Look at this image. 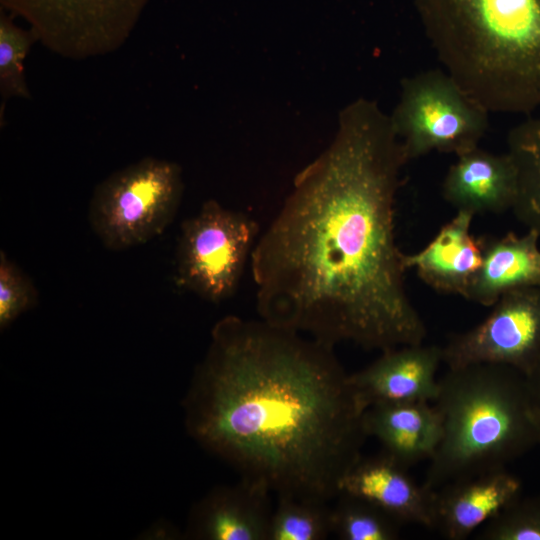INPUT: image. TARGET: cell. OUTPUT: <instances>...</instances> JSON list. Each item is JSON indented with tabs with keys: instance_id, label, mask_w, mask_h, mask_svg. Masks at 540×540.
<instances>
[{
	"instance_id": "5bb4252c",
	"label": "cell",
	"mask_w": 540,
	"mask_h": 540,
	"mask_svg": "<svg viewBox=\"0 0 540 540\" xmlns=\"http://www.w3.org/2000/svg\"><path fill=\"white\" fill-rule=\"evenodd\" d=\"M368 437H374L382 452L409 468L435 454L443 435L442 418L432 402L383 403L363 414Z\"/></svg>"
},
{
	"instance_id": "4fadbf2b",
	"label": "cell",
	"mask_w": 540,
	"mask_h": 540,
	"mask_svg": "<svg viewBox=\"0 0 540 540\" xmlns=\"http://www.w3.org/2000/svg\"><path fill=\"white\" fill-rule=\"evenodd\" d=\"M456 156L442 187L447 202L457 211L473 215L512 209L517 172L507 152L493 154L476 146Z\"/></svg>"
},
{
	"instance_id": "ba28073f",
	"label": "cell",
	"mask_w": 540,
	"mask_h": 540,
	"mask_svg": "<svg viewBox=\"0 0 540 540\" xmlns=\"http://www.w3.org/2000/svg\"><path fill=\"white\" fill-rule=\"evenodd\" d=\"M149 0H0L23 17L38 40L65 58L82 60L120 48Z\"/></svg>"
},
{
	"instance_id": "603a6c76",
	"label": "cell",
	"mask_w": 540,
	"mask_h": 540,
	"mask_svg": "<svg viewBox=\"0 0 540 540\" xmlns=\"http://www.w3.org/2000/svg\"><path fill=\"white\" fill-rule=\"evenodd\" d=\"M38 301L32 280L7 254L0 252V327L8 326Z\"/></svg>"
},
{
	"instance_id": "7c38bea8",
	"label": "cell",
	"mask_w": 540,
	"mask_h": 540,
	"mask_svg": "<svg viewBox=\"0 0 540 540\" xmlns=\"http://www.w3.org/2000/svg\"><path fill=\"white\" fill-rule=\"evenodd\" d=\"M407 467L383 452L363 458L340 483L339 494L368 500L403 524L434 528V490L417 484Z\"/></svg>"
},
{
	"instance_id": "cb8c5ba5",
	"label": "cell",
	"mask_w": 540,
	"mask_h": 540,
	"mask_svg": "<svg viewBox=\"0 0 540 540\" xmlns=\"http://www.w3.org/2000/svg\"><path fill=\"white\" fill-rule=\"evenodd\" d=\"M532 416L537 433V446L540 447V358L526 375Z\"/></svg>"
},
{
	"instance_id": "5b68a950",
	"label": "cell",
	"mask_w": 540,
	"mask_h": 540,
	"mask_svg": "<svg viewBox=\"0 0 540 540\" xmlns=\"http://www.w3.org/2000/svg\"><path fill=\"white\" fill-rule=\"evenodd\" d=\"M183 190L182 169L177 163L145 157L112 173L94 188L89 223L110 250L145 244L174 220Z\"/></svg>"
},
{
	"instance_id": "ac0fdd59",
	"label": "cell",
	"mask_w": 540,
	"mask_h": 540,
	"mask_svg": "<svg viewBox=\"0 0 540 540\" xmlns=\"http://www.w3.org/2000/svg\"><path fill=\"white\" fill-rule=\"evenodd\" d=\"M507 153L517 172V195L512 207L517 219L540 236V117L512 128Z\"/></svg>"
},
{
	"instance_id": "44dd1931",
	"label": "cell",
	"mask_w": 540,
	"mask_h": 540,
	"mask_svg": "<svg viewBox=\"0 0 540 540\" xmlns=\"http://www.w3.org/2000/svg\"><path fill=\"white\" fill-rule=\"evenodd\" d=\"M36 41H39L38 37L31 28L29 30L20 28L1 9L0 94L2 105L11 97L31 99L24 73V61Z\"/></svg>"
},
{
	"instance_id": "8992f818",
	"label": "cell",
	"mask_w": 540,
	"mask_h": 540,
	"mask_svg": "<svg viewBox=\"0 0 540 540\" xmlns=\"http://www.w3.org/2000/svg\"><path fill=\"white\" fill-rule=\"evenodd\" d=\"M248 214L228 209L214 199L181 226L175 257L178 287L220 303L237 291L259 237Z\"/></svg>"
},
{
	"instance_id": "52a82bcc",
	"label": "cell",
	"mask_w": 540,
	"mask_h": 540,
	"mask_svg": "<svg viewBox=\"0 0 540 540\" xmlns=\"http://www.w3.org/2000/svg\"><path fill=\"white\" fill-rule=\"evenodd\" d=\"M488 115L449 74L433 69L402 80L390 118L409 161L431 151L458 155L478 146Z\"/></svg>"
},
{
	"instance_id": "9c48e42d",
	"label": "cell",
	"mask_w": 540,
	"mask_h": 540,
	"mask_svg": "<svg viewBox=\"0 0 540 540\" xmlns=\"http://www.w3.org/2000/svg\"><path fill=\"white\" fill-rule=\"evenodd\" d=\"M492 306L483 322L442 347L443 363L506 365L526 376L540 358V286L509 291Z\"/></svg>"
},
{
	"instance_id": "3957f363",
	"label": "cell",
	"mask_w": 540,
	"mask_h": 540,
	"mask_svg": "<svg viewBox=\"0 0 540 540\" xmlns=\"http://www.w3.org/2000/svg\"><path fill=\"white\" fill-rule=\"evenodd\" d=\"M444 71L485 110L540 107V0H414Z\"/></svg>"
},
{
	"instance_id": "ffe728a7",
	"label": "cell",
	"mask_w": 540,
	"mask_h": 540,
	"mask_svg": "<svg viewBox=\"0 0 540 540\" xmlns=\"http://www.w3.org/2000/svg\"><path fill=\"white\" fill-rule=\"evenodd\" d=\"M328 502L276 497L268 540H324L332 534Z\"/></svg>"
},
{
	"instance_id": "6da1fadb",
	"label": "cell",
	"mask_w": 540,
	"mask_h": 540,
	"mask_svg": "<svg viewBox=\"0 0 540 540\" xmlns=\"http://www.w3.org/2000/svg\"><path fill=\"white\" fill-rule=\"evenodd\" d=\"M408 162L391 118L360 98L334 140L295 177L250 258L261 319L323 344L366 350L423 343L405 287L395 199Z\"/></svg>"
},
{
	"instance_id": "2e32d148",
	"label": "cell",
	"mask_w": 540,
	"mask_h": 540,
	"mask_svg": "<svg viewBox=\"0 0 540 540\" xmlns=\"http://www.w3.org/2000/svg\"><path fill=\"white\" fill-rule=\"evenodd\" d=\"M273 494L246 479L209 495L198 507L193 532L209 540H268Z\"/></svg>"
},
{
	"instance_id": "30bf717a",
	"label": "cell",
	"mask_w": 540,
	"mask_h": 540,
	"mask_svg": "<svg viewBox=\"0 0 540 540\" xmlns=\"http://www.w3.org/2000/svg\"><path fill=\"white\" fill-rule=\"evenodd\" d=\"M441 363L442 347L423 343L399 346L382 351L371 364L349 374V383L364 411L383 403L433 402Z\"/></svg>"
},
{
	"instance_id": "7402d4cb",
	"label": "cell",
	"mask_w": 540,
	"mask_h": 540,
	"mask_svg": "<svg viewBox=\"0 0 540 540\" xmlns=\"http://www.w3.org/2000/svg\"><path fill=\"white\" fill-rule=\"evenodd\" d=\"M480 540H540V494L520 495L478 530Z\"/></svg>"
},
{
	"instance_id": "7a4b0ae2",
	"label": "cell",
	"mask_w": 540,
	"mask_h": 540,
	"mask_svg": "<svg viewBox=\"0 0 540 540\" xmlns=\"http://www.w3.org/2000/svg\"><path fill=\"white\" fill-rule=\"evenodd\" d=\"M335 347L263 319H220L186 398L190 434L275 497L330 502L368 438Z\"/></svg>"
},
{
	"instance_id": "8fae6325",
	"label": "cell",
	"mask_w": 540,
	"mask_h": 540,
	"mask_svg": "<svg viewBox=\"0 0 540 540\" xmlns=\"http://www.w3.org/2000/svg\"><path fill=\"white\" fill-rule=\"evenodd\" d=\"M522 495V482L507 468L456 480L434 490V528L464 540Z\"/></svg>"
},
{
	"instance_id": "277c9868",
	"label": "cell",
	"mask_w": 540,
	"mask_h": 540,
	"mask_svg": "<svg viewBox=\"0 0 540 540\" xmlns=\"http://www.w3.org/2000/svg\"><path fill=\"white\" fill-rule=\"evenodd\" d=\"M432 403L443 435L425 477L431 490L506 468L537 446L526 376L510 366L448 368Z\"/></svg>"
},
{
	"instance_id": "e0dca14e",
	"label": "cell",
	"mask_w": 540,
	"mask_h": 540,
	"mask_svg": "<svg viewBox=\"0 0 540 540\" xmlns=\"http://www.w3.org/2000/svg\"><path fill=\"white\" fill-rule=\"evenodd\" d=\"M540 236L529 230L518 236L480 238L482 265L465 297L492 306L503 294L523 287L540 286Z\"/></svg>"
},
{
	"instance_id": "9a60e30c",
	"label": "cell",
	"mask_w": 540,
	"mask_h": 540,
	"mask_svg": "<svg viewBox=\"0 0 540 540\" xmlns=\"http://www.w3.org/2000/svg\"><path fill=\"white\" fill-rule=\"evenodd\" d=\"M474 215L457 211L421 251L403 253L405 269L417 275L438 292L465 294L483 262L480 239L470 232Z\"/></svg>"
},
{
	"instance_id": "d6986e66",
	"label": "cell",
	"mask_w": 540,
	"mask_h": 540,
	"mask_svg": "<svg viewBox=\"0 0 540 540\" xmlns=\"http://www.w3.org/2000/svg\"><path fill=\"white\" fill-rule=\"evenodd\" d=\"M331 511L332 534L342 540H396L402 522L377 505L346 493Z\"/></svg>"
}]
</instances>
